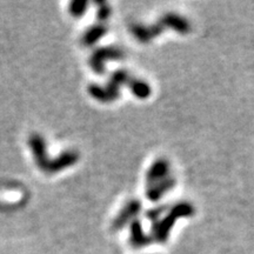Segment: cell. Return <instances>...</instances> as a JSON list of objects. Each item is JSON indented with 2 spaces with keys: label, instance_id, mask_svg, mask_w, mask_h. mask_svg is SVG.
I'll list each match as a JSON object with an SVG mask.
<instances>
[{
  "label": "cell",
  "instance_id": "obj_1",
  "mask_svg": "<svg viewBox=\"0 0 254 254\" xmlns=\"http://www.w3.org/2000/svg\"><path fill=\"white\" fill-rule=\"evenodd\" d=\"M165 26L173 28V30L183 34L189 33L190 30V25L185 18L171 13L161 18L159 23L153 25V26L146 27L142 26V25H133L131 31L136 39L142 41V43H147L148 40L153 39L159 33H161L165 30Z\"/></svg>",
  "mask_w": 254,
  "mask_h": 254
},
{
  "label": "cell",
  "instance_id": "obj_2",
  "mask_svg": "<svg viewBox=\"0 0 254 254\" xmlns=\"http://www.w3.org/2000/svg\"><path fill=\"white\" fill-rule=\"evenodd\" d=\"M193 213H194V208L190 204L180 202V204L174 205L166 217H164L161 220L154 224L153 228H152V239L158 241V243H165L168 239L174 222L179 218L190 217Z\"/></svg>",
  "mask_w": 254,
  "mask_h": 254
},
{
  "label": "cell",
  "instance_id": "obj_3",
  "mask_svg": "<svg viewBox=\"0 0 254 254\" xmlns=\"http://www.w3.org/2000/svg\"><path fill=\"white\" fill-rule=\"evenodd\" d=\"M131 81L129 74L126 71H117L111 77L106 87H100L99 85H92L88 88L91 95L99 101H112L119 97V87L122 85L128 84Z\"/></svg>",
  "mask_w": 254,
  "mask_h": 254
},
{
  "label": "cell",
  "instance_id": "obj_4",
  "mask_svg": "<svg viewBox=\"0 0 254 254\" xmlns=\"http://www.w3.org/2000/svg\"><path fill=\"white\" fill-rule=\"evenodd\" d=\"M124 57V52L118 47L109 46L97 50L91 59V66L97 73L105 72V63L107 60H118Z\"/></svg>",
  "mask_w": 254,
  "mask_h": 254
},
{
  "label": "cell",
  "instance_id": "obj_5",
  "mask_svg": "<svg viewBox=\"0 0 254 254\" xmlns=\"http://www.w3.org/2000/svg\"><path fill=\"white\" fill-rule=\"evenodd\" d=\"M141 209V204L138 201V200H132V201L127 202L120 213L117 215V218L114 219L112 228L114 231H118L120 228L125 227L126 224H128L129 221L132 220L133 218L135 217L136 214L140 212Z\"/></svg>",
  "mask_w": 254,
  "mask_h": 254
},
{
  "label": "cell",
  "instance_id": "obj_6",
  "mask_svg": "<svg viewBox=\"0 0 254 254\" xmlns=\"http://www.w3.org/2000/svg\"><path fill=\"white\" fill-rule=\"evenodd\" d=\"M170 172V164L166 159H158L155 163L152 165L150 170L147 172V187H151L155 184L160 183L165 178L168 177Z\"/></svg>",
  "mask_w": 254,
  "mask_h": 254
},
{
  "label": "cell",
  "instance_id": "obj_7",
  "mask_svg": "<svg viewBox=\"0 0 254 254\" xmlns=\"http://www.w3.org/2000/svg\"><path fill=\"white\" fill-rule=\"evenodd\" d=\"M176 184V180H174L173 177H167L165 178L164 180H161L160 183L155 184V185L147 187V192H146V195L147 198L151 200V201H157L163 196L165 193L168 192Z\"/></svg>",
  "mask_w": 254,
  "mask_h": 254
},
{
  "label": "cell",
  "instance_id": "obj_8",
  "mask_svg": "<svg viewBox=\"0 0 254 254\" xmlns=\"http://www.w3.org/2000/svg\"><path fill=\"white\" fill-rule=\"evenodd\" d=\"M152 237L151 236H146L142 231V227L140 225V222L138 220L132 221L131 224V244L132 246L136 247H145L147 245H150L152 243Z\"/></svg>",
  "mask_w": 254,
  "mask_h": 254
},
{
  "label": "cell",
  "instance_id": "obj_9",
  "mask_svg": "<svg viewBox=\"0 0 254 254\" xmlns=\"http://www.w3.org/2000/svg\"><path fill=\"white\" fill-rule=\"evenodd\" d=\"M129 90L133 92V94L135 97L140 98V99H145V98L150 97L151 94V87L148 86L147 82L142 81V80H138V79H131V81L128 82Z\"/></svg>",
  "mask_w": 254,
  "mask_h": 254
},
{
  "label": "cell",
  "instance_id": "obj_10",
  "mask_svg": "<svg viewBox=\"0 0 254 254\" xmlns=\"http://www.w3.org/2000/svg\"><path fill=\"white\" fill-rule=\"evenodd\" d=\"M107 27L104 25H94L93 27H91L84 36V43L86 45H93L100 39L104 34H106Z\"/></svg>",
  "mask_w": 254,
  "mask_h": 254
},
{
  "label": "cell",
  "instance_id": "obj_11",
  "mask_svg": "<svg viewBox=\"0 0 254 254\" xmlns=\"http://www.w3.org/2000/svg\"><path fill=\"white\" fill-rule=\"evenodd\" d=\"M165 211H166V206L163 205V206H160V207H155V208L150 209V211L146 213V217H147L148 220L155 221L157 219L161 217V214H163Z\"/></svg>",
  "mask_w": 254,
  "mask_h": 254
},
{
  "label": "cell",
  "instance_id": "obj_12",
  "mask_svg": "<svg viewBox=\"0 0 254 254\" xmlns=\"http://www.w3.org/2000/svg\"><path fill=\"white\" fill-rule=\"evenodd\" d=\"M88 2L86 1H77V2H73L71 5V12L74 15H81L86 11Z\"/></svg>",
  "mask_w": 254,
  "mask_h": 254
},
{
  "label": "cell",
  "instance_id": "obj_13",
  "mask_svg": "<svg viewBox=\"0 0 254 254\" xmlns=\"http://www.w3.org/2000/svg\"><path fill=\"white\" fill-rule=\"evenodd\" d=\"M111 13L109 6L106 4H100V8L99 11H98V18H99V20H106L107 17H109Z\"/></svg>",
  "mask_w": 254,
  "mask_h": 254
}]
</instances>
